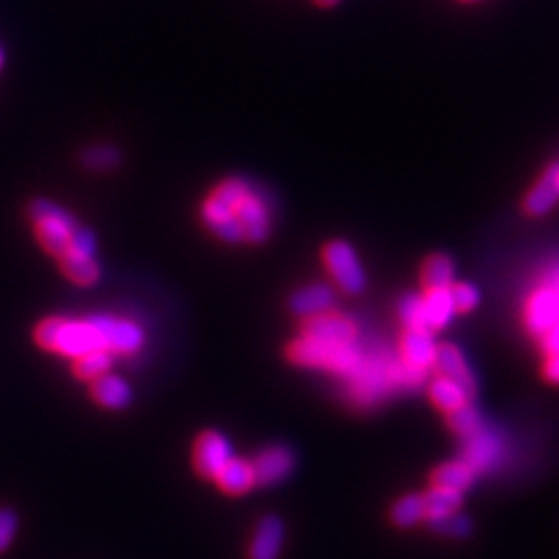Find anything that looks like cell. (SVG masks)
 Segmentation results:
<instances>
[{"mask_svg":"<svg viewBox=\"0 0 559 559\" xmlns=\"http://www.w3.org/2000/svg\"><path fill=\"white\" fill-rule=\"evenodd\" d=\"M201 220L224 243L259 245L270 237L268 199L241 176L220 181L201 205Z\"/></svg>","mask_w":559,"mask_h":559,"instance_id":"1","label":"cell"},{"mask_svg":"<svg viewBox=\"0 0 559 559\" xmlns=\"http://www.w3.org/2000/svg\"><path fill=\"white\" fill-rule=\"evenodd\" d=\"M36 342L50 350L58 352V355L79 359L85 352H92L96 348H102V340L96 332V328L85 321H73V319H61V317H50L44 319L36 328Z\"/></svg>","mask_w":559,"mask_h":559,"instance_id":"2","label":"cell"},{"mask_svg":"<svg viewBox=\"0 0 559 559\" xmlns=\"http://www.w3.org/2000/svg\"><path fill=\"white\" fill-rule=\"evenodd\" d=\"M286 357L299 367L326 369L332 373H352L361 365V352L352 344H323L311 338L292 340Z\"/></svg>","mask_w":559,"mask_h":559,"instance_id":"3","label":"cell"},{"mask_svg":"<svg viewBox=\"0 0 559 559\" xmlns=\"http://www.w3.org/2000/svg\"><path fill=\"white\" fill-rule=\"evenodd\" d=\"M29 220L34 222L36 237L40 245L54 257H61L73 239V232L79 228L73 214L63 210L48 199H34L27 208Z\"/></svg>","mask_w":559,"mask_h":559,"instance_id":"4","label":"cell"},{"mask_svg":"<svg viewBox=\"0 0 559 559\" xmlns=\"http://www.w3.org/2000/svg\"><path fill=\"white\" fill-rule=\"evenodd\" d=\"M323 263L334 278V282L346 294H361L367 288V274L363 263L350 243L346 241H330L323 247Z\"/></svg>","mask_w":559,"mask_h":559,"instance_id":"5","label":"cell"},{"mask_svg":"<svg viewBox=\"0 0 559 559\" xmlns=\"http://www.w3.org/2000/svg\"><path fill=\"white\" fill-rule=\"evenodd\" d=\"M90 323L96 328L102 348L116 355H133L141 350L145 342L143 330L131 319L112 317V315H92Z\"/></svg>","mask_w":559,"mask_h":559,"instance_id":"6","label":"cell"},{"mask_svg":"<svg viewBox=\"0 0 559 559\" xmlns=\"http://www.w3.org/2000/svg\"><path fill=\"white\" fill-rule=\"evenodd\" d=\"M234 458L230 441L218 431H203L195 439L193 466L201 479H216L220 470Z\"/></svg>","mask_w":559,"mask_h":559,"instance_id":"7","label":"cell"},{"mask_svg":"<svg viewBox=\"0 0 559 559\" xmlns=\"http://www.w3.org/2000/svg\"><path fill=\"white\" fill-rule=\"evenodd\" d=\"M301 336L323 344H352L357 338V326L355 321L340 313L326 311L305 317L301 323Z\"/></svg>","mask_w":559,"mask_h":559,"instance_id":"8","label":"cell"},{"mask_svg":"<svg viewBox=\"0 0 559 559\" xmlns=\"http://www.w3.org/2000/svg\"><path fill=\"white\" fill-rule=\"evenodd\" d=\"M433 367L437 371V375L448 377L452 381H456L458 386L464 388V392L468 394V398H473L477 394V379L470 371L464 355L460 352L458 346L454 344H439L437 352H435V361Z\"/></svg>","mask_w":559,"mask_h":559,"instance_id":"9","label":"cell"},{"mask_svg":"<svg viewBox=\"0 0 559 559\" xmlns=\"http://www.w3.org/2000/svg\"><path fill=\"white\" fill-rule=\"evenodd\" d=\"M255 485L282 483L294 468V454L286 446H272L259 452L251 462Z\"/></svg>","mask_w":559,"mask_h":559,"instance_id":"10","label":"cell"},{"mask_svg":"<svg viewBox=\"0 0 559 559\" xmlns=\"http://www.w3.org/2000/svg\"><path fill=\"white\" fill-rule=\"evenodd\" d=\"M435 352H437V344L429 330L404 328L400 338V357L406 367L427 371L429 367H433Z\"/></svg>","mask_w":559,"mask_h":559,"instance_id":"11","label":"cell"},{"mask_svg":"<svg viewBox=\"0 0 559 559\" xmlns=\"http://www.w3.org/2000/svg\"><path fill=\"white\" fill-rule=\"evenodd\" d=\"M286 528L280 516L268 514L257 522L249 545V559H278L282 553Z\"/></svg>","mask_w":559,"mask_h":559,"instance_id":"12","label":"cell"},{"mask_svg":"<svg viewBox=\"0 0 559 559\" xmlns=\"http://www.w3.org/2000/svg\"><path fill=\"white\" fill-rule=\"evenodd\" d=\"M559 201V164L549 166L537 185L524 197V212L528 216H543Z\"/></svg>","mask_w":559,"mask_h":559,"instance_id":"13","label":"cell"},{"mask_svg":"<svg viewBox=\"0 0 559 559\" xmlns=\"http://www.w3.org/2000/svg\"><path fill=\"white\" fill-rule=\"evenodd\" d=\"M334 305V290L326 284H309L292 294L288 307L299 317H313L330 311Z\"/></svg>","mask_w":559,"mask_h":559,"instance_id":"14","label":"cell"},{"mask_svg":"<svg viewBox=\"0 0 559 559\" xmlns=\"http://www.w3.org/2000/svg\"><path fill=\"white\" fill-rule=\"evenodd\" d=\"M92 396L104 408L125 410L133 402V388L123 377L106 373L92 381Z\"/></svg>","mask_w":559,"mask_h":559,"instance_id":"15","label":"cell"},{"mask_svg":"<svg viewBox=\"0 0 559 559\" xmlns=\"http://www.w3.org/2000/svg\"><path fill=\"white\" fill-rule=\"evenodd\" d=\"M497 452H499L497 439L491 433H487L485 427H481L473 435L464 437L462 462H466L470 468L475 470V473H481V470H485L493 464Z\"/></svg>","mask_w":559,"mask_h":559,"instance_id":"16","label":"cell"},{"mask_svg":"<svg viewBox=\"0 0 559 559\" xmlns=\"http://www.w3.org/2000/svg\"><path fill=\"white\" fill-rule=\"evenodd\" d=\"M423 497L425 520L437 524L454 516L462 508V493L446 487H431Z\"/></svg>","mask_w":559,"mask_h":559,"instance_id":"17","label":"cell"},{"mask_svg":"<svg viewBox=\"0 0 559 559\" xmlns=\"http://www.w3.org/2000/svg\"><path fill=\"white\" fill-rule=\"evenodd\" d=\"M423 313H425V326L429 332H437L446 328L454 311L450 288H435L425 290L423 294Z\"/></svg>","mask_w":559,"mask_h":559,"instance_id":"18","label":"cell"},{"mask_svg":"<svg viewBox=\"0 0 559 559\" xmlns=\"http://www.w3.org/2000/svg\"><path fill=\"white\" fill-rule=\"evenodd\" d=\"M58 261H61L63 274L75 284L92 286L100 280V266L94 255H85V253L67 249L61 257H58Z\"/></svg>","mask_w":559,"mask_h":559,"instance_id":"19","label":"cell"},{"mask_svg":"<svg viewBox=\"0 0 559 559\" xmlns=\"http://www.w3.org/2000/svg\"><path fill=\"white\" fill-rule=\"evenodd\" d=\"M220 489L228 495H243L255 487V473L251 462L243 458H232L214 479Z\"/></svg>","mask_w":559,"mask_h":559,"instance_id":"20","label":"cell"},{"mask_svg":"<svg viewBox=\"0 0 559 559\" xmlns=\"http://www.w3.org/2000/svg\"><path fill=\"white\" fill-rule=\"evenodd\" d=\"M477 473L470 468L466 462L458 460V462H446L437 466L431 473V483L433 487H446V489H454L464 493L470 485L475 483Z\"/></svg>","mask_w":559,"mask_h":559,"instance_id":"21","label":"cell"},{"mask_svg":"<svg viewBox=\"0 0 559 559\" xmlns=\"http://www.w3.org/2000/svg\"><path fill=\"white\" fill-rule=\"evenodd\" d=\"M429 398L431 402L441 410V413H452V410L464 406L470 398L468 394L464 392L462 386H458L456 381L448 379V377H441L437 375L433 381H431V386H429Z\"/></svg>","mask_w":559,"mask_h":559,"instance_id":"22","label":"cell"},{"mask_svg":"<svg viewBox=\"0 0 559 559\" xmlns=\"http://www.w3.org/2000/svg\"><path fill=\"white\" fill-rule=\"evenodd\" d=\"M421 280L425 290H435V288H450L454 284V263L448 255H429L423 261L421 270Z\"/></svg>","mask_w":559,"mask_h":559,"instance_id":"23","label":"cell"},{"mask_svg":"<svg viewBox=\"0 0 559 559\" xmlns=\"http://www.w3.org/2000/svg\"><path fill=\"white\" fill-rule=\"evenodd\" d=\"M79 162L83 168L94 170V172H108L114 170L123 162V154L116 145L110 143H100V145H90L85 147L79 156Z\"/></svg>","mask_w":559,"mask_h":559,"instance_id":"24","label":"cell"},{"mask_svg":"<svg viewBox=\"0 0 559 559\" xmlns=\"http://www.w3.org/2000/svg\"><path fill=\"white\" fill-rule=\"evenodd\" d=\"M110 367H112V352H108L106 348H96L92 352H85L83 357L75 359L73 371L83 381H94L106 375Z\"/></svg>","mask_w":559,"mask_h":559,"instance_id":"25","label":"cell"},{"mask_svg":"<svg viewBox=\"0 0 559 559\" xmlns=\"http://www.w3.org/2000/svg\"><path fill=\"white\" fill-rule=\"evenodd\" d=\"M390 518L400 528L415 526L419 520L425 518L423 514V497L421 495H404L392 506Z\"/></svg>","mask_w":559,"mask_h":559,"instance_id":"26","label":"cell"},{"mask_svg":"<svg viewBox=\"0 0 559 559\" xmlns=\"http://www.w3.org/2000/svg\"><path fill=\"white\" fill-rule=\"evenodd\" d=\"M448 425L458 435L468 437V435H473L475 431H479L483 427V421H481L479 410L466 402L464 406H460V408L452 410V413H448Z\"/></svg>","mask_w":559,"mask_h":559,"instance_id":"27","label":"cell"},{"mask_svg":"<svg viewBox=\"0 0 559 559\" xmlns=\"http://www.w3.org/2000/svg\"><path fill=\"white\" fill-rule=\"evenodd\" d=\"M398 313H400L404 328L427 330L425 313H423V297H419V294H413V292L404 294L398 305Z\"/></svg>","mask_w":559,"mask_h":559,"instance_id":"28","label":"cell"},{"mask_svg":"<svg viewBox=\"0 0 559 559\" xmlns=\"http://www.w3.org/2000/svg\"><path fill=\"white\" fill-rule=\"evenodd\" d=\"M450 294H452V303H454V311L458 313H468L473 311L479 303V290L468 284V282H456L450 286Z\"/></svg>","mask_w":559,"mask_h":559,"instance_id":"29","label":"cell"},{"mask_svg":"<svg viewBox=\"0 0 559 559\" xmlns=\"http://www.w3.org/2000/svg\"><path fill=\"white\" fill-rule=\"evenodd\" d=\"M17 526H19V518L13 510L9 508L0 510V553H5L11 547L17 535Z\"/></svg>","mask_w":559,"mask_h":559,"instance_id":"30","label":"cell"},{"mask_svg":"<svg viewBox=\"0 0 559 559\" xmlns=\"http://www.w3.org/2000/svg\"><path fill=\"white\" fill-rule=\"evenodd\" d=\"M69 249L96 257V249H98L96 234H94L90 228H77V230L73 232V239H71Z\"/></svg>","mask_w":559,"mask_h":559,"instance_id":"31","label":"cell"},{"mask_svg":"<svg viewBox=\"0 0 559 559\" xmlns=\"http://www.w3.org/2000/svg\"><path fill=\"white\" fill-rule=\"evenodd\" d=\"M338 3L340 0H315V5H319V7H334Z\"/></svg>","mask_w":559,"mask_h":559,"instance_id":"32","label":"cell"},{"mask_svg":"<svg viewBox=\"0 0 559 559\" xmlns=\"http://www.w3.org/2000/svg\"><path fill=\"white\" fill-rule=\"evenodd\" d=\"M3 61H5V56H3V52H0V67H3Z\"/></svg>","mask_w":559,"mask_h":559,"instance_id":"33","label":"cell"}]
</instances>
